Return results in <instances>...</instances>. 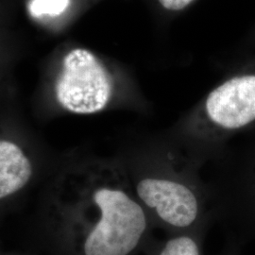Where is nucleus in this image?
Listing matches in <instances>:
<instances>
[{
  "instance_id": "1",
  "label": "nucleus",
  "mask_w": 255,
  "mask_h": 255,
  "mask_svg": "<svg viewBox=\"0 0 255 255\" xmlns=\"http://www.w3.org/2000/svg\"><path fill=\"white\" fill-rule=\"evenodd\" d=\"M74 198L69 211L82 225L83 255H129L136 249L147 228L146 210L113 174L91 173Z\"/></svg>"
},
{
  "instance_id": "2",
  "label": "nucleus",
  "mask_w": 255,
  "mask_h": 255,
  "mask_svg": "<svg viewBox=\"0 0 255 255\" xmlns=\"http://www.w3.org/2000/svg\"><path fill=\"white\" fill-rule=\"evenodd\" d=\"M255 125V59L233 70L182 122L180 140L201 164L219 158L234 137Z\"/></svg>"
},
{
  "instance_id": "3",
  "label": "nucleus",
  "mask_w": 255,
  "mask_h": 255,
  "mask_svg": "<svg viewBox=\"0 0 255 255\" xmlns=\"http://www.w3.org/2000/svg\"><path fill=\"white\" fill-rule=\"evenodd\" d=\"M193 167L177 170L172 164H165L163 170L139 180L135 185L134 194L142 206L176 233L198 228L215 216L206 211L211 191L198 181Z\"/></svg>"
},
{
  "instance_id": "4",
  "label": "nucleus",
  "mask_w": 255,
  "mask_h": 255,
  "mask_svg": "<svg viewBox=\"0 0 255 255\" xmlns=\"http://www.w3.org/2000/svg\"><path fill=\"white\" fill-rule=\"evenodd\" d=\"M218 181L210 189L213 212L224 220L240 242L255 237V135L227 147L217 159Z\"/></svg>"
},
{
  "instance_id": "5",
  "label": "nucleus",
  "mask_w": 255,
  "mask_h": 255,
  "mask_svg": "<svg viewBox=\"0 0 255 255\" xmlns=\"http://www.w3.org/2000/svg\"><path fill=\"white\" fill-rule=\"evenodd\" d=\"M56 101L77 115H92L104 109L114 93V81L106 66L92 51L78 47L62 61L54 84Z\"/></svg>"
},
{
  "instance_id": "6",
  "label": "nucleus",
  "mask_w": 255,
  "mask_h": 255,
  "mask_svg": "<svg viewBox=\"0 0 255 255\" xmlns=\"http://www.w3.org/2000/svg\"><path fill=\"white\" fill-rule=\"evenodd\" d=\"M33 165L22 147L2 138L0 141V199L6 200L27 186Z\"/></svg>"
},
{
  "instance_id": "7",
  "label": "nucleus",
  "mask_w": 255,
  "mask_h": 255,
  "mask_svg": "<svg viewBox=\"0 0 255 255\" xmlns=\"http://www.w3.org/2000/svg\"><path fill=\"white\" fill-rule=\"evenodd\" d=\"M198 228L177 233L164 242L158 255H202L201 235L197 232Z\"/></svg>"
},
{
  "instance_id": "8",
  "label": "nucleus",
  "mask_w": 255,
  "mask_h": 255,
  "mask_svg": "<svg viewBox=\"0 0 255 255\" xmlns=\"http://www.w3.org/2000/svg\"><path fill=\"white\" fill-rule=\"evenodd\" d=\"M69 3V0H32L29 4V10L34 16H56L63 13Z\"/></svg>"
},
{
  "instance_id": "9",
  "label": "nucleus",
  "mask_w": 255,
  "mask_h": 255,
  "mask_svg": "<svg viewBox=\"0 0 255 255\" xmlns=\"http://www.w3.org/2000/svg\"><path fill=\"white\" fill-rule=\"evenodd\" d=\"M195 0H158L162 8L168 11H181L189 7Z\"/></svg>"
},
{
  "instance_id": "10",
  "label": "nucleus",
  "mask_w": 255,
  "mask_h": 255,
  "mask_svg": "<svg viewBox=\"0 0 255 255\" xmlns=\"http://www.w3.org/2000/svg\"><path fill=\"white\" fill-rule=\"evenodd\" d=\"M241 244L242 242L237 240V238L231 237V240L229 241L223 255H240Z\"/></svg>"
}]
</instances>
